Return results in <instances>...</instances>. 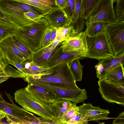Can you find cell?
<instances>
[{"label":"cell","mask_w":124,"mask_h":124,"mask_svg":"<svg viewBox=\"0 0 124 124\" xmlns=\"http://www.w3.org/2000/svg\"><path fill=\"white\" fill-rule=\"evenodd\" d=\"M24 79L28 83L40 86L51 92L59 100L72 101L76 96L75 90L80 89L76 85L69 63L60 64L52 74L27 76Z\"/></svg>","instance_id":"cell-1"},{"label":"cell","mask_w":124,"mask_h":124,"mask_svg":"<svg viewBox=\"0 0 124 124\" xmlns=\"http://www.w3.org/2000/svg\"><path fill=\"white\" fill-rule=\"evenodd\" d=\"M51 27L44 17L19 27L15 35L32 54L39 49L47 30Z\"/></svg>","instance_id":"cell-2"},{"label":"cell","mask_w":124,"mask_h":124,"mask_svg":"<svg viewBox=\"0 0 124 124\" xmlns=\"http://www.w3.org/2000/svg\"><path fill=\"white\" fill-rule=\"evenodd\" d=\"M0 8L5 16L4 21L19 27L32 22L26 18L24 14L29 11L44 17L41 9L15 0H0Z\"/></svg>","instance_id":"cell-3"},{"label":"cell","mask_w":124,"mask_h":124,"mask_svg":"<svg viewBox=\"0 0 124 124\" xmlns=\"http://www.w3.org/2000/svg\"><path fill=\"white\" fill-rule=\"evenodd\" d=\"M14 94L16 101L23 109L52 124L51 121L54 118L52 103L45 102L33 97L25 88L17 90Z\"/></svg>","instance_id":"cell-4"},{"label":"cell","mask_w":124,"mask_h":124,"mask_svg":"<svg viewBox=\"0 0 124 124\" xmlns=\"http://www.w3.org/2000/svg\"><path fill=\"white\" fill-rule=\"evenodd\" d=\"M0 110L5 115L10 124H48V121L37 117L32 113L18 106L14 103H9L0 93Z\"/></svg>","instance_id":"cell-5"},{"label":"cell","mask_w":124,"mask_h":124,"mask_svg":"<svg viewBox=\"0 0 124 124\" xmlns=\"http://www.w3.org/2000/svg\"><path fill=\"white\" fill-rule=\"evenodd\" d=\"M88 52L86 57L98 60L114 56L105 30L96 36L87 37Z\"/></svg>","instance_id":"cell-6"},{"label":"cell","mask_w":124,"mask_h":124,"mask_svg":"<svg viewBox=\"0 0 124 124\" xmlns=\"http://www.w3.org/2000/svg\"><path fill=\"white\" fill-rule=\"evenodd\" d=\"M105 31L114 55L124 52V21L107 24Z\"/></svg>","instance_id":"cell-7"},{"label":"cell","mask_w":124,"mask_h":124,"mask_svg":"<svg viewBox=\"0 0 124 124\" xmlns=\"http://www.w3.org/2000/svg\"><path fill=\"white\" fill-rule=\"evenodd\" d=\"M98 83L99 93L103 99L124 106V84L108 82L104 79H99Z\"/></svg>","instance_id":"cell-8"},{"label":"cell","mask_w":124,"mask_h":124,"mask_svg":"<svg viewBox=\"0 0 124 124\" xmlns=\"http://www.w3.org/2000/svg\"><path fill=\"white\" fill-rule=\"evenodd\" d=\"M115 0H100L85 22L86 25L95 22L106 24L117 20L113 4Z\"/></svg>","instance_id":"cell-9"},{"label":"cell","mask_w":124,"mask_h":124,"mask_svg":"<svg viewBox=\"0 0 124 124\" xmlns=\"http://www.w3.org/2000/svg\"><path fill=\"white\" fill-rule=\"evenodd\" d=\"M61 45L60 42L48 61L49 67H56L62 64L70 63L76 59H81L86 57V54L79 51L62 52L60 47Z\"/></svg>","instance_id":"cell-10"},{"label":"cell","mask_w":124,"mask_h":124,"mask_svg":"<svg viewBox=\"0 0 124 124\" xmlns=\"http://www.w3.org/2000/svg\"><path fill=\"white\" fill-rule=\"evenodd\" d=\"M0 47L8 64L13 65L15 63H22L28 60L16 46L12 36L0 42Z\"/></svg>","instance_id":"cell-11"},{"label":"cell","mask_w":124,"mask_h":124,"mask_svg":"<svg viewBox=\"0 0 124 124\" xmlns=\"http://www.w3.org/2000/svg\"><path fill=\"white\" fill-rule=\"evenodd\" d=\"M87 36L85 31L81 32L75 37L61 42L60 46L63 52L78 51L86 54L88 52Z\"/></svg>","instance_id":"cell-12"},{"label":"cell","mask_w":124,"mask_h":124,"mask_svg":"<svg viewBox=\"0 0 124 124\" xmlns=\"http://www.w3.org/2000/svg\"><path fill=\"white\" fill-rule=\"evenodd\" d=\"M51 27L59 29L69 26L71 23V19L63 9L57 6L44 16Z\"/></svg>","instance_id":"cell-13"},{"label":"cell","mask_w":124,"mask_h":124,"mask_svg":"<svg viewBox=\"0 0 124 124\" xmlns=\"http://www.w3.org/2000/svg\"><path fill=\"white\" fill-rule=\"evenodd\" d=\"M57 46L56 47H54L52 42L47 46L39 48L32 54L30 61L38 66L49 67L48 63Z\"/></svg>","instance_id":"cell-14"},{"label":"cell","mask_w":124,"mask_h":124,"mask_svg":"<svg viewBox=\"0 0 124 124\" xmlns=\"http://www.w3.org/2000/svg\"><path fill=\"white\" fill-rule=\"evenodd\" d=\"M72 102L66 100L59 99L52 103L54 118L52 124H65V117L67 111Z\"/></svg>","instance_id":"cell-15"},{"label":"cell","mask_w":124,"mask_h":124,"mask_svg":"<svg viewBox=\"0 0 124 124\" xmlns=\"http://www.w3.org/2000/svg\"><path fill=\"white\" fill-rule=\"evenodd\" d=\"M25 88L32 96L45 102L52 103L59 100L54 93L39 86L28 84Z\"/></svg>","instance_id":"cell-16"},{"label":"cell","mask_w":124,"mask_h":124,"mask_svg":"<svg viewBox=\"0 0 124 124\" xmlns=\"http://www.w3.org/2000/svg\"><path fill=\"white\" fill-rule=\"evenodd\" d=\"M78 111L88 117V121H97L101 117H107L110 113L109 110L101 108L99 106H94L90 103H83L78 106Z\"/></svg>","instance_id":"cell-17"},{"label":"cell","mask_w":124,"mask_h":124,"mask_svg":"<svg viewBox=\"0 0 124 124\" xmlns=\"http://www.w3.org/2000/svg\"><path fill=\"white\" fill-rule=\"evenodd\" d=\"M23 64L24 68V74L26 77L51 74L55 72L58 67L50 68L39 66L28 60L23 61Z\"/></svg>","instance_id":"cell-18"},{"label":"cell","mask_w":124,"mask_h":124,"mask_svg":"<svg viewBox=\"0 0 124 124\" xmlns=\"http://www.w3.org/2000/svg\"><path fill=\"white\" fill-rule=\"evenodd\" d=\"M75 4L70 25L72 26L76 33L78 34L84 28L85 19L83 12L82 0H75Z\"/></svg>","instance_id":"cell-19"},{"label":"cell","mask_w":124,"mask_h":124,"mask_svg":"<svg viewBox=\"0 0 124 124\" xmlns=\"http://www.w3.org/2000/svg\"><path fill=\"white\" fill-rule=\"evenodd\" d=\"M104 68L105 75L108 73L121 64H124V52L116 56L99 60Z\"/></svg>","instance_id":"cell-20"},{"label":"cell","mask_w":124,"mask_h":124,"mask_svg":"<svg viewBox=\"0 0 124 124\" xmlns=\"http://www.w3.org/2000/svg\"><path fill=\"white\" fill-rule=\"evenodd\" d=\"M38 8L45 15L56 6L54 0H15Z\"/></svg>","instance_id":"cell-21"},{"label":"cell","mask_w":124,"mask_h":124,"mask_svg":"<svg viewBox=\"0 0 124 124\" xmlns=\"http://www.w3.org/2000/svg\"><path fill=\"white\" fill-rule=\"evenodd\" d=\"M104 79L108 82L124 84V65L121 64L108 73Z\"/></svg>","instance_id":"cell-22"},{"label":"cell","mask_w":124,"mask_h":124,"mask_svg":"<svg viewBox=\"0 0 124 124\" xmlns=\"http://www.w3.org/2000/svg\"><path fill=\"white\" fill-rule=\"evenodd\" d=\"M19 27L8 21L0 19V42L9 36L15 35Z\"/></svg>","instance_id":"cell-23"},{"label":"cell","mask_w":124,"mask_h":124,"mask_svg":"<svg viewBox=\"0 0 124 124\" xmlns=\"http://www.w3.org/2000/svg\"><path fill=\"white\" fill-rule=\"evenodd\" d=\"M107 24L100 22H95L86 25L85 32L87 37H92L99 35L104 31Z\"/></svg>","instance_id":"cell-24"},{"label":"cell","mask_w":124,"mask_h":124,"mask_svg":"<svg viewBox=\"0 0 124 124\" xmlns=\"http://www.w3.org/2000/svg\"><path fill=\"white\" fill-rule=\"evenodd\" d=\"M100 0H82L84 18L87 19Z\"/></svg>","instance_id":"cell-25"},{"label":"cell","mask_w":124,"mask_h":124,"mask_svg":"<svg viewBox=\"0 0 124 124\" xmlns=\"http://www.w3.org/2000/svg\"><path fill=\"white\" fill-rule=\"evenodd\" d=\"M70 64L71 70L76 81L82 80L83 66L80 63L79 59H76Z\"/></svg>","instance_id":"cell-26"},{"label":"cell","mask_w":124,"mask_h":124,"mask_svg":"<svg viewBox=\"0 0 124 124\" xmlns=\"http://www.w3.org/2000/svg\"><path fill=\"white\" fill-rule=\"evenodd\" d=\"M78 34L73 27L70 25L65 27L60 28L59 34L56 38L58 39L61 42L69 38L75 37Z\"/></svg>","instance_id":"cell-27"},{"label":"cell","mask_w":124,"mask_h":124,"mask_svg":"<svg viewBox=\"0 0 124 124\" xmlns=\"http://www.w3.org/2000/svg\"><path fill=\"white\" fill-rule=\"evenodd\" d=\"M12 36L16 47L28 60L30 61L32 54L28 48L21 42L15 35Z\"/></svg>","instance_id":"cell-28"},{"label":"cell","mask_w":124,"mask_h":124,"mask_svg":"<svg viewBox=\"0 0 124 124\" xmlns=\"http://www.w3.org/2000/svg\"><path fill=\"white\" fill-rule=\"evenodd\" d=\"M116 20L124 21V0H116Z\"/></svg>","instance_id":"cell-29"},{"label":"cell","mask_w":124,"mask_h":124,"mask_svg":"<svg viewBox=\"0 0 124 124\" xmlns=\"http://www.w3.org/2000/svg\"><path fill=\"white\" fill-rule=\"evenodd\" d=\"M66 7L63 10L68 16L71 19L74 10L75 2V0H66Z\"/></svg>","instance_id":"cell-30"},{"label":"cell","mask_w":124,"mask_h":124,"mask_svg":"<svg viewBox=\"0 0 124 124\" xmlns=\"http://www.w3.org/2000/svg\"><path fill=\"white\" fill-rule=\"evenodd\" d=\"M77 103L72 102L66 114L65 117V124H67L72 116L76 113L78 112V106H77Z\"/></svg>","instance_id":"cell-31"},{"label":"cell","mask_w":124,"mask_h":124,"mask_svg":"<svg viewBox=\"0 0 124 124\" xmlns=\"http://www.w3.org/2000/svg\"><path fill=\"white\" fill-rule=\"evenodd\" d=\"M51 30L52 28L50 27L46 31L41 42L40 48L46 46L51 43Z\"/></svg>","instance_id":"cell-32"},{"label":"cell","mask_w":124,"mask_h":124,"mask_svg":"<svg viewBox=\"0 0 124 124\" xmlns=\"http://www.w3.org/2000/svg\"><path fill=\"white\" fill-rule=\"evenodd\" d=\"M96 71V76L99 79H104L105 75L104 72V68L102 64L98 62L95 66Z\"/></svg>","instance_id":"cell-33"},{"label":"cell","mask_w":124,"mask_h":124,"mask_svg":"<svg viewBox=\"0 0 124 124\" xmlns=\"http://www.w3.org/2000/svg\"><path fill=\"white\" fill-rule=\"evenodd\" d=\"M83 114L78 112L74 114L67 122V124H79V122Z\"/></svg>","instance_id":"cell-34"},{"label":"cell","mask_w":124,"mask_h":124,"mask_svg":"<svg viewBox=\"0 0 124 124\" xmlns=\"http://www.w3.org/2000/svg\"><path fill=\"white\" fill-rule=\"evenodd\" d=\"M25 16L28 19L33 22L44 17L37 14L31 12H28L24 14Z\"/></svg>","instance_id":"cell-35"},{"label":"cell","mask_w":124,"mask_h":124,"mask_svg":"<svg viewBox=\"0 0 124 124\" xmlns=\"http://www.w3.org/2000/svg\"><path fill=\"white\" fill-rule=\"evenodd\" d=\"M0 63L2 68L5 70L8 64V62L5 57L0 47ZM5 71V70H4Z\"/></svg>","instance_id":"cell-36"},{"label":"cell","mask_w":124,"mask_h":124,"mask_svg":"<svg viewBox=\"0 0 124 124\" xmlns=\"http://www.w3.org/2000/svg\"><path fill=\"white\" fill-rule=\"evenodd\" d=\"M115 124H124V112L123 111L120 113L118 116L115 119L113 123Z\"/></svg>","instance_id":"cell-37"},{"label":"cell","mask_w":124,"mask_h":124,"mask_svg":"<svg viewBox=\"0 0 124 124\" xmlns=\"http://www.w3.org/2000/svg\"><path fill=\"white\" fill-rule=\"evenodd\" d=\"M56 6L63 9L66 6V0H54Z\"/></svg>","instance_id":"cell-38"},{"label":"cell","mask_w":124,"mask_h":124,"mask_svg":"<svg viewBox=\"0 0 124 124\" xmlns=\"http://www.w3.org/2000/svg\"><path fill=\"white\" fill-rule=\"evenodd\" d=\"M10 78L6 74L4 70L2 68H0V81H5Z\"/></svg>","instance_id":"cell-39"},{"label":"cell","mask_w":124,"mask_h":124,"mask_svg":"<svg viewBox=\"0 0 124 124\" xmlns=\"http://www.w3.org/2000/svg\"><path fill=\"white\" fill-rule=\"evenodd\" d=\"M51 27L52 28V30L51 34V42H52L56 38V30L57 29Z\"/></svg>","instance_id":"cell-40"},{"label":"cell","mask_w":124,"mask_h":124,"mask_svg":"<svg viewBox=\"0 0 124 124\" xmlns=\"http://www.w3.org/2000/svg\"><path fill=\"white\" fill-rule=\"evenodd\" d=\"M60 43V41L59 39L57 38H56L52 42V44L54 47H56Z\"/></svg>","instance_id":"cell-41"},{"label":"cell","mask_w":124,"mask_h":124,"mask_svg":"<svg viewBox=\"0 0 124 124\" xmlns=\"http://www.w3.org/2000/svg\"><path fill=\"white\" fill-rule=\"evenodd\" d=\"M6 16L0 8V19L5 20Z\"/></svg>","instance_id":"cell-42"},{"label":"cell","mask_w":124,"mask_h":124,"mask_svg":"<svg viewBox=\"0 0 124 124\" xmlns=\"http://www.w3.org/2000/svg\"><path fill=\"white\" fill-rule=\"evenodd\" d=\"M5 114L0 110V120L5 117Z\"/></svg>","instance_id":"cell-43"},{"label":"cell","mask_w":124,"mask_h":124,"mask_svg":"<svg viewBox=\"0 0 124 124\" xmlns=\"http://www.w3.org/2000/svg\"><path fill=\"white\" fill-rule=\"evenodd\" d=\"M60 28L57 29L56 31V37H58V35H59L60 32Z\"/></svg>","instance_id":"cell-44"},{"label":"cell","mask_w":124,"mask_h":124,"mask_svg":"<svg viewBox=\"0 0 124 124\" xmlns=\"http://www.w3.org/2000/svg\"><path fill=\"white\" fill-rule=\"evenodd\" d=\"M4 82V81H0V84L1 83H2V82Z\"/></svg>","instance_id":"cell-45"},{"label":"cell","mask_w":124,"mask_h":124,"mask_svg":"<svg viewBox=\"0 0 124 124\" xmlns=\"http://www.w3.org/2000/svg\"><path fill=\"white\" fill-rule=\"evenodd\" d=\"M0 68H2V66H1V64H0ZM2 69H3V68H2Z\"/></svg>","instance_id":"cell-46"},{"label":"cell","mask_w":124,"mask_h":124,"mask_svg":"<svg viewBox=\"0 0 124 124\" xmlns=\"http://www.w3.org/2000/svg\"></svg>","instance_id":"cell-47"}]
</instances>
